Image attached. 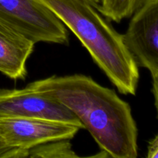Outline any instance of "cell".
Wrapping results in <instances>:
<instances>
[{"instance_id": "obj_1", "label": "cell", "mask_w": 158, "mask_h": 158, "mask_svg": "<svg viewBox=\"0 0 158 158\" xmlns=\"http://www.w3.org/2000/svg\"><path fill=\"white\" fill-rule=\"evenodd\" d=\"M27 86L66 106L108 157H137V124L130 105L115 91L83 74L52 76Z\"/></svg>"}, {"instance_id": "obj_2", "label": "cell", "mask_w": 158, "mask_h": 158, "mask_svg": "<svg viewBox=\"0 0 158 158\" xmlns=\"http://www.w3.org/2000/svg\"><path fill=\"white\" fill-rule=\"evenodd\" d=\"M87 49L120 94L135 95L140 73L123 35L83 0H42Z\"/></svg>"}, {"instance_id": "obj_3", "label": "cell", "mask_w": 158, "mask_h": 158, "mask_svg": "<svg viewBox=\"0 0 158 158\" xmlns=\"http://www.w3.org/2000/svg\"><path fill=\"white\" fill-rule=\"evenodd\" d=\"M0 28L35 43L69 40L66 26L42 0H0Z\"/></svg>"}, {"instance_id": "obj_4", "label": "cell", "mask_w": 158, "mask_h": 158, "mask_svg": "<svg viewBox=\"0 0 158 158\" xmlns=\"http://www.w3.org/2000/svg\"><path fill=\"white\" fill-rule=\"evenodd\" d=\"M0 118H40L83 126L66 106L31 89H0Z\"/></svg>"}, {"instance_id": "obj_5", "label": "cell", "mask_w": 158, "mask_h": 158, "mask_svg": "<svg viewBox=\"0 0 158 158\" xmlns=\"http://www.w3.org/2000/svg\"><path fill=\"white\" fill-rule=\"evenodd\" d=\"M80 128L40 118H0V140L8 147L29 151L43 143L70 140Z\"/></svg>"}, {"instance_id": "obj_6", "label": "cell", "mask_w": 158, "mask_h": 158, "mask_svg": "<svg viewBox=\"0 0 158 158\" xmlns=\"http://www.w3.org/2000/svg\"><path fill=\"white\" fill-rule=\"evenodd\" d=\"M124 42L138 66L158 74V0H147L131 16Z\"/></svg>"}, {"instance_id": "obj_7", "label": "cell", "mask_w": 158, "mask_h": 158, "mask_svg": "<svg viewBox=\"0 0 158 158\" xmlns=\"http://www.w3.org/2000/svg\"><path fill=\"white\" fill-rule=\"evenodd\" d=\"M34 46L31 40L0 28V72L12 80H24Z\"/></svg>"}, {"instance_id": "obj_8", "label": "cell", "mask_w": 158, "mask_h": 158, "mask_svg": "<svg viewBox=\"0 0 158 158\" xmlns=\"http://www.w3.org/2000/svg\"><path fill=\"white\" fill-rule=\"evenodd\" d=\"M147 0H100L97 10L106 19L120 23L131 18Z\"/></svg>"}, {"instance_id": "obj_9", "label": "cell", "mask_w": 158, "mask_h": 158, "mask_svg": "<svg viewBox=\"0 0 158 158\" xmlns=\"http://www.w3.org/2000/svg\"><path fill=\"white\" fill-rule=\"evenodd\" d=\"M31 158H75L78 157L73 150L69 140H60L43 143L29 151Z\"/></svg>"}, {"instance_id": "obj_10", "label": "cell", "mask_w": 158, "mask_h": 158, "mask_svg": "<svg viewBox=\"0 0 158 158\" xmlns=\"http://www.w3.org/2000/svg\"><path fill=\"white\" fill-rule=\"evenodd\" d=\"M26 157H29V151L9 148L0 140V158Z\"/></svg>"}, {"instance_id": "obj_11", "label": "cell", "mask_w": 158, "mask_h": 158, "mask_svg": "<svg viewBox=\"0 0 158 158\" xmlns=\"http://www.w3.org/2000/svg\"><path fill=\"white\" fill-rule=\"evenodd\" d=\"M147 157L148 158H158V134L149 143Z\"/></svg>"}, {"instance_id": "obj_12", "label": "cell", "mask_w": 158, "mask_h": 158, "mask_svg": "<svg viewBox=\"0 0 158 158\" xmlns=\"http://www.w3.org/2000/svg\"><path fill=\"white\" fill-rule=\"evenodd\" d=\"M152 93L154 98V106L157 111V117L158 118V74L152 77Z\"/></svg>"}, {"instance_id": "obj_13", "label": "cell", "mask_w": 158, "mask_h": 158, "mask_svg": "<svg viewBox=\"0 0 158 158\" xmlns=\"http://www.w3.org/2000/svg\"><path fill=\"white\" fill-rule=\"evenodd\" d=\"M83 1L86 2L89 4H90L91 6H93L94 7H95L96 9H98L99 6H100V0H83Z\"/></svg>"}]
</instances>
